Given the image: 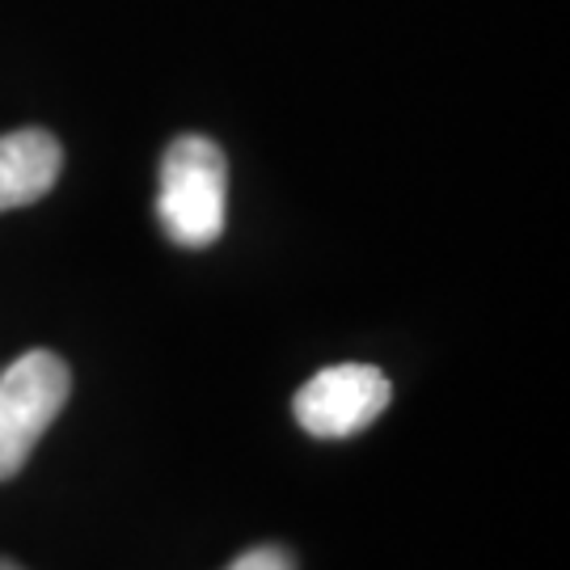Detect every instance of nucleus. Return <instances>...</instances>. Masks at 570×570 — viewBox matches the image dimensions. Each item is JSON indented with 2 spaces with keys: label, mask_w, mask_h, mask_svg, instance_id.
Instances as JSON below:
<instances>
[{
  "label": "nucleus",
  "mask_w": 570,
  "mask_h": 570,
  "mask_svg": "<svg viewBox=\"0 0 570 570\" xmlns=\"http://www.w3.org/2000/svg\"><path fill=\"white\" fill-rule=\"evenodd\" d=\"M228 161L207 136H178L161 157L157 220L183 249H207L225 233Z\"/></svg>",
  "instance_id": "1"
},
{
  "label": "nucleus",
  "mask_w": 570,
  "mask_h": 570,
  "mask_svg": "<svg viewBox=\"0 0 570 570\" xmlns=\"http://www.w3.org/2000/svg\"><path fill=\"white\" fill-rule=\"evenodd\" d=\"M72 393V372L56 351H26L0 367V482L18 478L42 431L56 423Z\"/></svg>",
  "instance_id": "2"
},
{
  "label": "nucleus",
  "mask_w": 570,
  "mask_h": 570,
  "mask_svg": "<svg viewBox=\"0 0 570 570\" xmlns=\"http://www.w3.org/2000/svg\"><path fill=\"white\" fill-rule=\"evenodd\" d=\"M389 397H393V385H389V376L381 367L334 364L322 367L292 397V414L317 440H351V435H360L385 414Z\"/></svg>",
  "instance_id": "3"
},
{
  "label": "nucleus",
  "mask_w": 570,
  "mask_h": 570,
  "mask_svg": "<svg viewBox=\"0 0 570 570\" xmlns=\"http://www.w3.org/2000/svg\"><path fill=\"white\" fill-rule=\"evenodd\" d=\"M63 148L42 127H21L0 136V212L39 204L60 183Z\"/></svg>",
  "instance_id": "4"
},
{
  "label": "nucleus",
  "mask_w": 570,
  "mask_h": 570,
  "mask_svg": "<svg viewBox=\"0 0 570 570\" xmlns=\"http://www.w3.org/2000/svg\"><path fill=\"white\" fill-rule=\"evenodd\" d=\"M228 570H296V558L284 546H254V550H245Z\"/></svg>",
  "instance_id": "5"
},
{
  "label": "nucleus",
  "mask_w": 570,
  "mask_h": 570,
  "mask_svg": "<svg viewBox=\"0 0 570 570\" xmlns=\"http://www.w3.org/2000/svg\"><path fill=\"white\" fill-rule=\"evenodd\" d=\"M0 570H21L18 562H9V558H0Z\"/></svg>",
  "instance_id": "6"
}]
</instances>
